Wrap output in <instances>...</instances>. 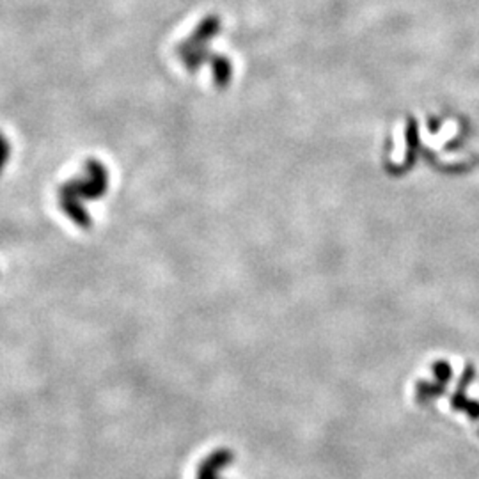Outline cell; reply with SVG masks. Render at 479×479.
<instances>
[{
    "instance_id": "7a4b0ae2",
    "label": "cell",
    "mask_w": 479,
    "mask_h": 479,
    "mask_svg": "<svg viewBox=\"0 0 479 479\" xmlns=\"http://www.w3.org/2000/svg\"><path fill=\"white\" fill-rule=\"evenodd\" d=\"M63 201H61V206H63V210L66 211L68 217H71L75 220V222L78 224V226H89V215H87V211L84 210L82 204L78 203L77 197H70V195H64V197H61Z\"/></svg>"
},
{
    "instance_id": "6da1fadb",
    "label": "cell",
    "mask_w": 479,
    "mask_h": 479,
    "mask_svg": "<svg viewBox=\"0 0 479 479\" xmlns=\"http://www.w3.org/2000/svg\"><path fill=\"white\" fill-rule=\"evenodd\" d=\"M87 179H80V181H70L61 187V197L70 195V197H86L94 199L100 197L107 192L109 187V172H107L105 165L98 160H89L86 164Z\"/></svg>"
},
{
    "instance_id": "3957f363",
    "label": "cell",
    "mask_w": 479,
    "mask_h": 479,
    "mask_svg": "<svg viewBox=\"0 0 479 479\" xmlns=\"http://www.w3.org/2000/svg\"><path fill=\"white\" fill-rule=\"evenodd\" d=\"M9 153H11V148H9L8 139H6V137L0 133V172H2L4 165L8 164Z\"/></svg>"
}]
</instances>
